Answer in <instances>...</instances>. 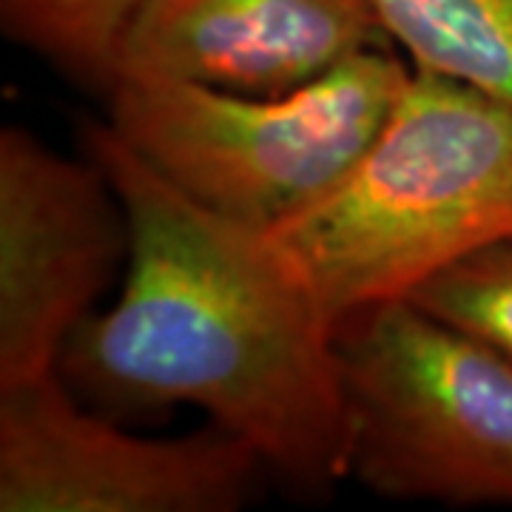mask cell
Masks as SVG:
<instances>
[{
  "mask_svg": "<svg viewBox=\"0 0 512 512\" xmlns=\"http://www.w3.org/2000/svg\"><path fill=\"white\" fill-rule=\"evenodd\" d=\"M83 140L123 202L128 268L60 376L111 416L194 404L299 493H328L348 478L339 325L262 228L191 200L109 123Z\"/></svg>",
  "mask_w": 512,
  "mask_h": 512,
  "instance_id": "cell-1",
  "label": "cell"
},
{
  "mask_svg": "<svg viewBox=\"0 0 512 512\" xmlns=\"http://www.w3.org/2000/svg\"><path fill=\"white\" fill-rule=\"evenodd\" d=\"M146 0H0L6 35L109 92L117 43Z\"/></svg>",
  "mask_w": 512,
  "mask_h": 512,
  "instance_id": "cell-9",
  "label": "cell"
},
{
  "mask_svg": "<svg viewBox=\"0 0 512 512\" xmlns=\"http://www.w3.org/2000/svg\"><path fill=\"white\" fill-rule=\"evenodd\" d=\"M265 461L214 421L148 439L83 410L57 373L0 390V512H234Z\"/></svg>",
  "mask_w": 512,
  "mask_h": 512,
  "instance_id": "cell-5",
  "label": "cell"
},
{
  "mask_svg": "<svg viewBox=\"0 0 512 512\" xmlns=\"http://www.w3.org/2000/svg\"><path fill=\"white\" fill-rule=\"evenodd\" d=\"M348 478L393 501L512 507V362L396 299L339 325Z\"/></svg>",
  "mask_w": 512,
  "mask_h": 512,
  "instance_id": "cell-4",
  "label": "cell"
},
{
  "mask_svg": "<svg viewBox=\"0 0 512 512\" xmlns=\"http://www.w3.org/2000/svg\"><path fill=\"white\" fill-rule=\"evenodd\" d=\"M387 40L373 0H146L117 43L114 83L285 94Z\"/></svg>",
  "mask_w": 512,
  "mask_h": 512,
  "instance_id": "cell-7",
  "label": "cell"
},
{
  "mask_svg": "<svg viewBox=\"0 0 512 512\" xmlns=\"http://www.w3.org/2000/svg\"><path fill=\"white\" fill-rule=\"evenodd\" d=\"M128 254L123 202L103 168L32 131H0V390L60 370L74 328Z\"/></svg>",
  "mask_w": 512,
  "mask_h": 512,
  "instance_id": "cell-6",
  "label": "cell"
},
{
  "mask_svg": "<svg viewBox=\"0 0 512 512\" xmlns=\"http://www.w3.org/2000/svg\"><path fill=\"white\" fill-rule=\"evenodd\" d=\"M410 74L379 46L285 94L117 80L109 126L191 200L268 231L359 163Z\"/></svg>",
  "mask_w": 512,
  "mask_h": 512,
  "instance_id": "cell-3",
  "label": "cell"
},
{
  "mask_svg": "<svg viewBox=\"0 0 512 512\" xmlns=\"http://www.w3.org/2000/svg\"><path fill=\"white\" fill-rule=\"evenodd\" d=\"M416 69L447 74L512 106V0H373Z\"/></svg>",
  "mask_w": 512,
  "mask_h": 512,
  "instance_id": "cell-8",
  "label": "cell"
},
{
  "mask_svg": "<svg viewBox=\"0 0 512 512\" xmlns=\"http://www.w3.org/2000/svg\"><path fill=\"white\" fill-rule=\"evenodd\" d=\"M336 325L512 237V106L416 69L325 197L265 231Z\"/></svg>",
  "mask_w": 512,
  "mask_h": 512,
  "instance_id": "cell-2",
  "label": "cell"
},
{
  "mask_svg": "<svg viewBox=\"0 0 512 512\" xmlns=\"http://www.w3.org/2000/svg\"><path fill=\"white\" fill-rule=\"evenodd\" d=\"M407 299L512 362V237L458 259Z\"/></svg>",
  "mask_w": 512,
  "mask_h": 512,
  "instance_id": "cell-10",
  "label": "cell"
}]
</instances>
